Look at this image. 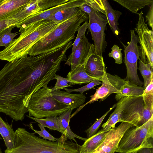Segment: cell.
Masks as SVG:
<instances>
[{
	"label": "cell",
	"mask_w": 153,
	"mask_h": 153,
	"mask_svg": "<svg viewBox=\"0 0 153 153\" xmlns=\"http://www.w3.org/2000/svg\"><path fill=\"white\" fill-rule=\"evenodd\" d=\"M26 116L39 123L44 127H47L51 130H56L60 132L57 116L49 117L45 118H37L27 115H26Z\"/></svg>",
	"instance_id": "26"
},
{
	"label": "cell",
	"mask_w": 153,
	"mask_h": 153,
	"mask_svg": "<svg viewBox=\"0 0 153 153\" xmlns=\"http://www.w3.org/2000/svg\"><path fill=\"white\" fill-rule=\"evenodd\" d=\"M139 59V66L138 69L139 70L144 79L143 87L145 88L153 78V69L149 63H145L140 58Z\"/></svg>",
	"instance_id": "28"
},
{
	"label": "cell",
	"mask_w": 153,
	"mask_h": 153,
	"mask_svg": "<svg viewBox=\"0 0 153 153\" xmlns=\"http://www.w3.org/2000/svg\"><path fill=\"white\" fill-rule=\"evenodd\" d=\"M133 13L153 2L152 0H113Z\"/></svg>",
	"instance_id": "23"
},
{
	"label": "cell",
	"mask_w": 153,
	"mask_h": 153,
	"mask_svg": "<svg viewBox=\"0 0 153 153\" xmlns=\"http://www.w3.org/2000/svg\"><path fill=\"white\" fill-rule=\"evenodd\" d=\"M84 64L87 74L101 81L106 71L102 56L98 55L94 52L90 54Z\"/></svg>",
	"instance_id": "14"
},
{
	"label": "cell",
	"mask_w": 153,
	"mask_h": 153,
	"mask_svg": "<svg viewBox=\"0 0 153 153\" xmlns=\"http://www.w3.org/2000/svg\"><path fill=\"white\" fill-rule=\"evenodd\" d=\"M88 29L91 33L95 48L94 53L102 56L107 46L105 31L108 22L106 16L100 12L92 9L88 14Z\"/></svg>",
	"instance_id": "8"
},
{
	"label": "cell",
	"mask_w": 153,
	"mask_h": 153,
	"mask_svg": "<svg viewBox=\"0 0 153 153\" xmlns=\"http://www.w3.org/2000/svg\"><path fill=\"white\" fill-rule=\"evenodd\" d=\"M50 93L56 100L69 105L73 109L82 106L85 102L86 98L83 93L71 94L59 89L51 91Z\"/></svg>",
	"instance_id": "15"
},
{
	"label": "cell",
	"mask_w": 153,
	"mask_h": 153,
	"mask_svg": "<svg viewBox=\"0 0 153 153\" xmlns=\"http://www.w3.org/2000/svg\"><path fill=\"white\" fill-rule=\"evenodd\" d=\"M145 88L134 84L127 81L121 87L120 93L116 94L115 98L118 101L126 96L135 97L142 95Z\"/></svg>",
	"instance_id": "22"
},
{
	"label": "cell",
	"mask_w": 153,
	"mask_h": 153,
	"mask_svg": "<svg viewBox=\"0 0 153 153\" xmlns=\"http://www.w3.org/2000/svg\"><path fill=\"white\" fill-rule=\"evenodd\" d=\"M63 21L56 23L45 20L29 25L21 32L17 38L0 51V59L10 62L27 56L37 42Z\"/></svg>",
	"instance_id": "2"
},
{
	"label": "cell",
	"mask_w": 153,
	"mask_h": 153,
	"mask_svg": "<svg viewBox=\"0 0 153 153\" xmlns=\"http://www.w3.org/2000/svg\"><path fill=\"white\" fill-rule=\"evenodd\" d=\"M73 110L72 109L68 110L63 112L58 117V122L60 132L62 134L65 135L68 139L72 140L77 143L75 138L85 141L87 138L79 136L74 133L71 130L69 123L71 118V114Z\"/></svg>",
	"instance_id": "17"
},
{
	"label": "cell",
	"mask_w": 153,
	"mask_h": 153,
	"mask_svg": "<svg viewBox=\"0 0 153 153\" xmlns=\"http://www.w3.org/2000/svg\"><path fill=\"white\" fill-rule=\"evenodd\" d=\"M85 3V0H71L65 3L50 8L33 14L18 23L16 27L19 28L20 33L26 27L36 22L46 20L55 13L66 8L73 7H80Z\"/></svg>",
	"instance_id": "12"
},
{
	"label": "cell",
	"mask_w": 153,
	"mask_h": 153,
	"mask_svg": "<svg viewBox=\"0 0 153 153\" xmlns=\"http://www.w3.org/2000/svg\"><path fill=\"white\" fill-rule=\"evenodd\" d=\"M131 39L127 42L128 45H123L124 48V63L127 70L126 77L124 79L142 86L143 83L140 79L137 73V62L140 58V48L138 46L139 43L138 35L136 34L134 30H130Z\"/></svg>",
	"instance_id": "7"
},
{
	"label": "cell",
	"mask_w": 153,
	"mask_h": 153,
	"mask_svg": "<svg viewBox=\"0 0 153 153\" xmlns=\"http://www.w3.org/2000/svg\"><path fill=\"white\" fill-rule=\"evenodd\" d=\"M94 51V45L90 43L84 36L73 53L69 56L65 64L71 66L70 71H71L78 66L83 64L90 54Z\"/></svg>",
	"instance_id": "13"
},
{
	"label": "cell",
	"mask_w": 153,
	"mask_h": 153,
	"mask_svg": "<svg viewBox=\"0 0 153 153\" xmlns=\"http://www.w3.org/2000/svg\"><path fill=\"white\" fill-rule=\"evenodd\" d=\"M102 85L97 90L94 94L91 96L90 100L82 108L88 103H93L100 99V102L105 100L112 93L119 94L121 87L127 81L116 75H112L106 71L101 79Z\"/></svg>",
	"instance_id": "10"
},
{
	"label": "cell",
	"mask_w": 153,
	"mask_h": 153,
	"mask_svg": "<svg viewBox=\"0 0 153 153\" xmlns=\"http://www.w3.org/2000/svg\"><path fill=\"white\" fill-rule=\"evenodd\" d=\"M116 104H114L103 116L96 121L88 128L85 131L87 135V139L91 137L96 133L105 116L110 111L116 107Z\"/></svg>",
	"instance_id": "29"
},
{
	"label": "cell",
	"mask_w": 153,
	"mask_h": 153,
	"mask_svg": "<svg viewBox=\"0 0 153 153\" xmlns=\"http://www.w3.org/2000/svg\"><path fill=\"white\" fill-rule=\"evenodd\" d=\"M67 79L71 85L88 83L93 80L97 79L92 77L86 72L84 63L79 65L71 71H70L67 76Z\"/></svg>",
	"instance_id": "18"
},
{
	"label": "cell",
	"mask_w": 153,
	"mask_h": 153,
	"mask_svg": "<svg viewBox=\"0 0 153 153\" xmlns=\"http://www.w3.org/2000/svg\"><path fill=\"white\" fill-rule=\"evenodd\" d=\"M15 132L14 146L4 153H79V145L68 141L64 134L55 142L41 138L22 128Z\"/></svg>",
	"instance_id": "1"
},
{
	"label": "cell",
	"mask_w": 153,
	"mask_h": 153,
	"mask_svg": "<svg viewBox=\"0 0 153 153\" xmlns=\"http://www.w3.org/2000/svg\"><path fill=\"white\" fill-rule=\"evenodd\" d=\"M0 134L2 137L6 149L13 148L14 146L16 134L12 128V125L5 122L0 116Z\"/></svg>",
	"instance_id": "21"
},
{
	"label": "cell",
	"mask_w": 153,
	"mask_h": 153,
	"mask_svg": "<svg viewBox=\"0 0 153 153\" xmlns=\"http://www.w3.org/2000/svg\"><path fill=\"white\" fill-rule=\"evenodd\" d=\"M89 18L88 15L80 10L40 39L30 49L28 55L35 56L64 47L74 38L80 24Z\"/></svg>",
	"instance_id": "3"
},
{
	"label": "cell",
	"mask_w": 153,
	"mask_h": 153,
	"mask_svg": "<svg viewBox=\"0 0 153 153\" xmlns=\"http://www.w3.org/2000/svg\"><path fill=\"white\" fill-rule=\"evenodd\" d=\"M145 148H153V115L142 126L128 129L123 135L115 152L137 153Z\"/></svg>",
	"instance_id": "4"
},
{
	"label": "cell",
	"mask_w": 153,
	"mask_h": 153,
	"mask_svg": "<svg viewBox=\"0 0 153 153\" xmlns=\"http://www.w3.org/2000/svg\"><path fill=\"white\" fill-rule=\"evenodd\" d=\"M135 30L137 33L140 45V59L144 63H149L153 69V31L149 28L144 21L142 11Z\"/></svg>",
	"instance_id": "9"
},
{
	"label": "cell",
	"mask_w": 153,
	"mask_h": 153,
	"mask_svg": "<svg viewBox=\"0 0 153 153\" xmlns=\"http://www.w3.org/2000/svg\"><path fill=\"white\" fill-rule=\"evenodd\" d=\"M146 22H147L149 26L153 30V2L151 4L148 12L146 16Z\"/></svg>",
	"instance_id": "37"
},
{
	"label": "cell",
	"mask_w": 153,
	"mask_h": 153,
	"mask_svg": "<svg viewBox=\"0 0 153 153\" xmlns=\"http://www.w3.org/2000/svg\"><path fill=\"white\" fill-rule=\"evenodd\" d=\"M151 93H153V78L152 79L149 84L145 88L143 95Z\"/></svg>",
	"instance_id": "38"
},
{
	"label": "cell",
	"mask_w": 153,
	"mask_h": 153,
	"mask_svg": "<svg viewBox=\"0 0 153 153\" xmlns=\"http://www.w3.org/2000/svg\"><path fill=\"white\" fill-rule=\"evenodd\" d=\"M88 22L85 21L81 26H80L77 30L78 31L76 37L73 44L71 53H73L76 47L78 45L82 38L85 36L86 30L88 29Z\"/></svg>",
	"instance_id": "31"
},
{
	"label": "cell",
	"mask_w": 153,
	"mask_h": 153,
	"mask_svg": "<svg viewBox=\"0 0 153 153\" xmlns=\"http://www.w3.org/2000/svg\"><path fill=\"white\" fill-rule=\"evenodd\" d=\"M85 2L91 10L100 12L105 15L104 7L102 0H85Z\"/></svg>",
	"instance_id": "33"
},
{
	"label": "cell",
	"mask_w": 153,
	"mask_h": 153,
	"mask_svg": "<svg viewBox=\"0 0 153 153\" xmlns=\"http://www.w3.org/2000/svg\"><path fill=\"white\" fill-rule=\"evenodd\" d=\"M38 125L41 129L40 131L34 129L32 124H30V127L35 132L34 133V134L37 133L40 137H42L43 139L45 140H48L53 141H56L58 139L51 135L46 130L44 127L39 124Z\"/></svg>",
	"instance_id": "35"
},
{
	"label": "cell",
	"mask_w": 153,
	"mask_h": 153,
	"mask_svg": "<svg viewBox=\"0 0 153 153\" xmlns=\"http://www.w3.org/2000/svg\"><path fill=\"white\" fill-rule=\"evenodd\" d=\"M19 23V21L13 18H9L0 20V32L10 26L16 25Z\"/></svg>",
	"instance_id": "36"
},
{
	"label": "cell",
	"mask_w": 153,
	"mask_h": 153,
	"mask_svg": "<svg viewBox=\"0 0 153 153\" xmlns=\"http://www.w3.org/2000/svg\"><path fill=\"white\" fill-rule=\"evenodd\" d=\"M143 107L142 95L123 97L118 100L106 124L110 127H114L118 122H126L136 127H140Z\"/></svg>",
	"instance_id": "6"
},
{
	"label": "cell",
	"mask_w": 153,
	"mask_h": 153,
	"mask_svg": "<svg viewBox=\"0 0 153 153\" xmlns=\"http://www.w3.org/2000/svg\"><path fill=\"white\" fill-rule=\"evenodd\" d=\"M122 50V49L120 48L118 45H114L111 48V51L108 54L109 57L114 59L116 64H121L123 63Z\"/></svg>",
	"instance_id": "34"
},
{
	"label": "cell",
	"mask_w": 153,
	"mask_h": 153,
	"mask_svg": "<svg viewBox=\"0 0 153 153\" xmlns=\"http://www.w3.org/2000/svg\"><path fill=\"white\" fill-rule=\"evenodd\" d=\"M51 88L47 86L33 94L27 108L29 116L37 118L54 117L71 109L54 99L51 95Z\"/></svg>",
	"instance_id": "5"
},
{
	"label": "cell",
	"mask_w": 153,
	"mask_h": 153,
	"mask_svg": "<svg viewBox=\"0 0 153 153\" xmlns=\"http://www.w3.org/2000/svg\"><path fill=\"white\" fill-rule=\"evenodd\" d=\"M142 96L143 107L140 126L147 122L153 115V93L143 95Z\"/></svg>",
	"instance_id": "24"
},
{
	"label": "cell",
	"mask_w": 153,
	"mask_h": 153,
	"mask_svg": "<svg viewBox=\"0 0 153 153\" xmlns=\"http://www.w3.org/2000/svg\"><path fill=\"white\" fill-rule=\"evenodd\" d=\"M3 1V0H0V5L2 4Z\"/></svg>",
	"instance_id": "41"
},
{
	"label": "cell",
	"mask_w": 153,
	"mask_h": 153,
	"mask_svg": "<svg viewBox=\"0 0 153 153\" xmlns=\"http://www.w3.org/2000/svg\"><path fill=\"white\" fill-rule=\"evenodd\" d=\"M102 82H100L99 79H95L90 82L87 85L78 88L72 89L65 88L62 89L65 90L66 92L68 93H71L72 92H80V94H82L85 91L89 90L93 88L95 86L102 85Z\"/></svg>",
	"instance_id": "30"
},
{
	"label": "cell",
	"mask_w": 153,
	"mask_h": 153,
	"mask_svg": "<svg viewBox=\"0 0 153 153\" xmlns=\"http://www.w3.org/2000/svg\"><path fill=\"white\" fill-rule=\"evenodd\" d=\"M135 126L131 123L123 122L118 126L107 132L105 138L94 153H114L124 133L129 128Z\"/></svg>",
	"instance_id": "11"
},
{
	"label": "cell",
	"mask_w": 153,
	"mask_h": 153,
	"mask_svg": "<svg viewBox=\"0 0 153 153\" xmlns=\"http://www.w3.org/2000/svg\"><path fill=\"white\" fill-rule=\"evenodd\" d=\"M139 153H153V148H145L139 151Z\"/></svg>",
	"instance_id": "40"
},
{
	"label": "cell",
	"mask_w": 153,
	"mask_h": 153,
	"mask_svg": "<svg viewBox=\"0 0 153 153\" xmlns=\"http://www.w3.org/2000/svg\"><path fill=\"white\" fill-rule=\"evenodd\" d=\"M108 131H104L102 129L87 139L82 145H79V153H94L104 140Z\"/></svg>",
	"instance_id": "19"
},
{
	"label": "cell",
	"mask_w": 153,
	"mask_h": 153,
	"mask_svg": "<svg viewBox=\"0 0 153 153\" xmlns=\"http://www.w3.org/2000/svg\"><path fill=\"white\" fill-rule=\"evenodd\" d=\"M80 7H69L57 11L46 20L59 23L74 16L80 10Z\"/></svg>",
	"instance_id": "25"
},
{
	"label": "cell",
	"mask_w": 153,
	"mask_h": 153,
	"mask_svg": "<svg viewBox=\"0 0 153 153\" xmlns=\"http://www.w3.org/2000/svg\"><path fill=\"white\" fill-rule=\"evenodd\" d=\"M102 1L108 24L114 34L118 36L120 33L118 27V20L122 13L120 11L113 9L107 0H102Z\"/></svg>",
	"instance_id": "20"
},
{
	"label": "cell",
	"mask_w": 153,
	"mask_h": 153,
	"mask_svg": "<svg viewBox=\"0 0 153 153\" xmlns=\"http://www.w3.org/2000/svg\"><path fill=\"white\" fill-rule=\"evenodd\" d=\"M15 27L16 25H12L0 32V47L4 46L5 48L13 41L18 35L17 32H12V29Z\"/></svg>",
	"instance_id": "27"
},
{
	"label": "cell",
	"mask_w": 153,
	"mask_h": 153,
	"mask_svg": "<svg viewBox=\"0 0 153 153\" xmlns=\"http://www.w3.org/2000/svg\"><path fill=\"white\" fill-rule=\"evenodd\" d=\"M56 79V83L53 87L51 88V91L60 89L68 87H71L72 85L68 84L69 82L67 78L62 77L59 75L55 74L53 80Z\"/></svg>",
	"instance_id": "32"
},
{
	"label": "cell",
	"mask_w": 153,
	"mask_h": 153,
	"mask_svg": "<svg viewBox=\"0 0 153 153\" xmlns=\"http://www.w3.org/2000/svg\"><path fill=\"white\" fill-rule=\"evenodd\" d=\"M30 0H3L0 5V20L8 18L29 2Z\"/></svg>",
	"instance_id": "16"
},
{
	"label": "cell",
	"mask_w": 153,
	"mask_h": 153,
	"mask_svg": "<svg viewBox=\"0 0 153 153\" xmlns=\"http://www.w3.org/2000/svg\"><path fill=\"white\" fill-rule=\"evenodd\" d=\"M80 8L81 10L88 15L91 13V10L90 7L85 2L82 5Z\"/></svg>",
	"instance_id": "39"
}]
</instances>
